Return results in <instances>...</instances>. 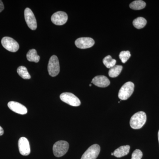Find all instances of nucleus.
Instances as JSON below:
<instances>
[{
	"instance_id": "nucleus-1",
	"label": "nucleus",
	"mask_w": 159,
	"mask_h": 159,
	"mask_svg": "<svg viewBox=\"0 0 159 159\" xmlns=\"http://www.w3.org/2000/svg\"><path fill=\"white\" fill-rule=\"evenodd\" d=\"M146 115L144 112L139 111L134 114L130 120L131 127L135 129L142 128L146 122Z\"/></svg>"
},
{
	"instance_id": "nucleus-2",
	"label": "nucleus",
	"mask_w": 159,
	"mask_h": 159,
	"mask_svg": "<svg viewBox=\"0 0 159 159\" xmlns=\"http://www.w3.org/2000/svg\"><path fill=\"white\" fill-rule=\"evenodd\" d=\"M134 89L133 83L129 81L125 83L119 90L118 97L121 100H125L129 99L132 95Z\"/></svg>"
},
{
	"instance_id": "nucleus-3",
	"label": "nucleus",
	"mask_w": 159,
	"mask_h": 159,
	"mask_svg": "<svg viewBox=\"0 0 159 159\" xmlns=\"http://www.w3.org/2000/svg\"><path fill=\"white\" fill-rule=\"evenodd\" d=\"M69 144L65 141H59L54 144L53 147V153L57 157L65 155L68 151Z\"/></svg>"
},
{
	"instance_id": "nucleus-4",
	"label": "nucleus",
	"mask_w": 159,
	"mask_h": 159,
	"mask_svg": "<svg viewBox=\"0 0 159 159\" xmlns=\"http://www.w3.org/2000/svg\"><path fill=\"white\" fill-rule=\"evenodd\" d=\"M48 71L49 75L52 77H56L60 72L59 60L56 55L51 56L48 65Z\"/></svg>"
},
{
	"instance_id": "nucleus-5",
	"label": "nucleus",
	"mask_w": 159,
	"mask_h": 159,
	"mask_svg": "<svg viewBox=\"0 0 159 159\" xmlns=\"http://www.w3.org/2000/svg\"><path fill=\"white\" fill-rule=\"evenodd\" d=\"M60 98L63 102L69 105L74 107H78L80 105V101L78 97L70 93H62L61 94Z\"/></svg>"
},
{
	"instance_id": "nucleus-6",
	"label": "nucleus",
	"mask_w": 159,
	"mask_h": 159,
	"mask_svg": "<svg viewBox=\"0 0 159 159\" xmlns=\"http://www.w3.org/2000/svg\"><path fill=\"white\" fill-rule=\"evenodd\" d=\"M1 43L3 47L10 52H16L19 49V45L17 42L11 37H3Z\"/></svg>"
},
{
	"instance_id": "nucleus-7",
	"label": "nucleus",
	"mask_w": 159,
	"mask_h": 159,
	"mask_svg": "<svg viewBox=\"0 0 159 159\" xmlns=\"http://www.w3.org/2000/svg\"><path fill=\"white\" fill-rule=\"evenodd\" d=\"M100 151L99 145L94 144L86 151L80 159H96L99 155Z\"/></svg>"
},
{
	"instance_id": "nucleus-8",
	"label": "nucleus",
	"mask_w": 159,
	"mask_h": 159,
	"mask_svg": "<svg viewBox=\"0 0 159 159\" xmlns=\"http://www.w3.org/2000/svg\"><path fill=\"white\" fill-rule=\"evenodd\" d=\"M25 17L28 27L32 30L37 29V21L34 13L31 9L27 8L25 10Z\"/></svg>"
},
{
	"instance_id": "nucleus-9",
	"label": "nucleus",
	"mask_w": 159,
	"mask_h": 159,
	"mask_svg": "<svg viewBox=\"0 0 159 159\" xmlns=\"http://www.w3.org/2000/svg\"><path fill=\"white\" fill-rule=\"evenodd\" d=\"M51 21L56 25H62L67 21V14L64 11H58L51 16Z\"/></svg>"
},
{
	"instance_id": "nucleus-10",
	"label": "nucleus",
	"mask_w": 159,
	"mask_h": 159,
	"mask_svg": "<svg viewBox=\"0 0 159 159\" xmlns=\"http://www.w3.org/2000/svg\"><path fill=\"white\" fill-rule=\"evenodd\" d=\"M75 44L76 47L80 49H87L93 47L95 44V41L91 38H80L75 41Z\"/></svg>"
},
{
	"instance_id": "nucleus-11",
	"label": "nucleus",
	"mask_w": 159,
	"mask_h": 159,
	"mask_svg": "<svg viewBox=\"0 0 159 159\" xmlns=\"http://www.w3.org/2000/svg\"><path fill=\"white\" fill-rule=\"evenodd\" d=\"M19 150L23 156H28L31 152L30 144L28 139L25 137L20 138L18 141Z\"/></svg>"
},
{
	"instance_id": "nucleus-12",
	"label": "nucleus",
	"mask_w": 159,
	"mask_h": 159,
	"mask_svg": "<svg viewBox=\"0 0 159 159\" xmlns=\"http://www.w3.org/2000/svg\"><path fill=\"white\" fill-rule=\"evenodd\" d=\"M8 106L11 110L20 115H25L28 112L25 107L19 102L10 101L8 103Z\"/></svg>"
},
{
	"instance_id": "nucleus-13",
	"label": "nucleus",
	"mask_w": 159,
	"mask_h": 159,
	"mask_svg": "<svg viewBox=\"0 0 159 159\" xmlns=\"http://www.w3.org/2000/svg\"><path fill=\"white\" fill-rule=\"evenodd\" d=\"M92 83L96 86L100 88H105L110 84V81L107 77L102 75L97 76L93 78Z\"/></svg>"
},
{
	"instance_id": "nucleus-14",
	"label": "nucleus",
	"mask_w": 159,
	"mask_h": 159,
	"mask_svg": "<svg viewBox=\"0 0 159 159\" xmlns=\"http://www.w3.org/2000/svg\"><path fill=\"white\" fill-rule=\"evenodd\" d=\"M130 146L128 145H123L117 148L113 152V155L116 157L120 158L127 155L129 152Z\"/></svg>"
},
{
	"instance_id": "nucleus-15",
	"label": "nucleus",
	"mask_w": 159,
	"mask_h": 159,
	"mask_svg": "<svg viewBox=\"0 0 159 159\" xmlns=\"http://www.w3.org/2000/svg\"><path fill=\"white\" fill-rule=\"evenodd\" d=\"M27 58L29 61L37 63L39 61L40 57L38 55L37 51L35 49L29 50L27 54Z\"/></svg>"
},
{
	"instance_id": "nucleus-16",
	"label": "nucleus",
	"mask_w": 159,
	"mask_h": 159,
	"mask_svg": "<svg viewBox=\"0 0 159 159\" xmlns=\"http://www.w3.org/2000/svg\"><path fill=\"white\" fill-rule=\"evenodd\" d=\"M146 6V3L142 0H137L134 1L130 5L129 7L134 10H141L145 8Z\"/></svg>"
},
{
	"instance_id": "nucleus-17",
	"label": "nucleus",
	"mask_w": 159,
	"mask_h": 159,
	"mask_svg": "<svg viewBox=\"0 0 159 159\" xmlns=\"http://www.w3.org/2000/svg\"><path fill=\"white\" fill-rule=\"evenodd\" d=\"M147 24L145 19L142 17H139L134 20L133 24L135 28L137 29H142L144 28Z\"/></svg>"
},
{
	"instance_id": "nucleus-18",
	"label": "nucleus",
	"mask_w": 159,
	"mask_h": 159,
	"mask_svg": "<svg viewBox=\"0 0 159 159\" xmlns=\"http://www.w3.org/2000/svg\"><path fill=\"white\" fill-rule=\"evenodd\" d=\"M122 66L116 65L114 66L113 67L110 69L109 71V76L111 77L115 78L116 77L121 73L122 70Z\"/></svg>"
},
{
	"instance_id": "nucleus-19",
	"label": "nucleus",
	"mask_w": 159,
	"mask_h": 159,
	"mask_svg": "<svg viewBox=\"0 0 159 159\" xmlns=\"http://www.w3.org/2000/svg\"><path fill=\"white\" fill-rule=\"evenodd\" d=\"M17 72L20 77L23 79H30L31 78V75L28 72L27 68L24 66L19 67L17 70Z\"/></svg>"
},
{
	"instance_id": "nucleus-20",
	"label": "nucleus",
	"mask_w": 159,
	"mask_h": 159,
	"mask_svg": "<svg viewBox=\"0 0 159 159\" xmlns=\"http://www.w3.org/2000/svg\"><path fill=\"white\" fill-rule=\"evenodd\" d=\"M102 62L107 68L111 69V68L116 66V60L113 59L110 55H108L103 58Z\"/></svg>"
},
{
	"instance_id": "nucleus-21",
	"label": "nucleus",
	"mask_w": 159,
	"mask_h": 159,
	"mask_svg": "<svg viewBox=\"0 0 159 159\" xmlns=\"http://www.w3.org/2000/svg\"><path fill=\"white\" fill-rule=\"evenodd\" d=\"M131 54L129 51H122L120 52L119 57L121 61L123 63L126 62L129 57H130Z\"/></svg>"
},
{
	"instance_id": "nucleus-22",
	"label": "nucleus",
	"mask_w": 159,
	"mask_h": 159,
	"mask_svg": "<svg viewBox=\"0 0 159 159\" xmlns=\"http://www.w3.org/2000/svg\"><path fill=\"white\" fill-rule=\"evenodd\" d=\"M142 156H143V153L139 149H136L133 152L131 159H141Z\"/></svg>"
},
{
	"instance_id": "nucleus-23",
	"label": "nucleus",
	"mask_w": 159,
	"mask_h": 159,
	"mask_svg": "<svg viewBox=\"0 0 159 159\" xmlns=\"http://www.w3.org/2000/svg\"><path fill=\"white\" fill-rule=\"evenodd\" d=\"M4 4H3L2 2L0 0V12H2L4 10Z\"/></svg>"
},
{
	"instance_id": "nucleus-24",
	"label": "nucleus",
	"mask_w": 159,
	"mask_h": 159,
	"mask_svg": "<svg viewBox=\"0 0 159 159\" xmlns=\"http://www.w3.org/2000/svg\"><path fill=\"white\" fill-rule=\"evenodd\" d=\"M4 134V130H3V128L0 126V136Z\"/></svg>"
},
{
	"instance_id": "nucleus-25",
	"label": "nucleus",
	"mask_w": 159,
	"mask_h": 159,
	"mask_svg": "<svg viewBox=\"0 0 159 159\" xmlns=\"http://www.w3.org/2000/svg\"><path fill=\"white\" fill-rule=\"evenodd\" d=\"M158 141L159 142V130L158 131Z\"/></svg>"
},
{
	"instance_id": "nucleus-26",
	"label": "nucleus",
	"mask_w": 159,
	"mask_h": 159,
	"mask_svg": "<svg viewBox=\"0 0 159 159\" xmlns=\"http://www.w3.org/2000/svg\"><path fill=\"white\" fill-rule=\"evenodd\" d=\"M111 155L112 156L113 155V152H112V153H111Z\"/></svg>"
},
{
	"instance_id": "nucleus-27",
	"label": "nucleus",
	"mask_w": 159,
	"mask_h": 159,
	"mask_svg": "<svg viewBox=\"0 0 159 159\" xmlns=\"http://www.w3.org/2000/svg\"><path fill=\"white\" fill-rule=\"evenodd\" d=\"M89 86H92V84H90Z\"/></svg>"
}]
</instances>
